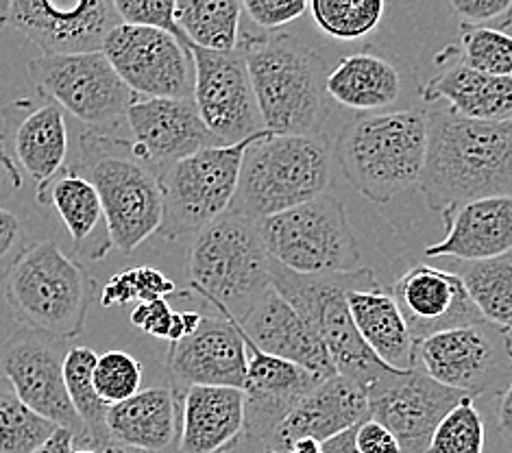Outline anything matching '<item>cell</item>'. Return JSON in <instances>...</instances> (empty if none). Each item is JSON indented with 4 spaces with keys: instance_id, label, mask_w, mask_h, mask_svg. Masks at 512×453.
Returning a JSON list of instances; mask_svg holds the SVG:
<instances>
[{
    "instance_id": "6da1fadb",
    "label": "cell",
    "mask_w": 512,
    "mask_h": 453,
    "mask_svg": "<svg viewBox=\"0 0 512 453\" xmlns=\"http://www.w3.org/2000/svg\"><path fill=\"white\" fill-rule=\"evenodd\" d=\"M419 188L432 212L512 194V125L428 112V153Z\"/></svg>"
},
{
    "instance_id": "7a4b0ae2",
    "label": "cell",
    "mask_w": 512,
    "mask_h": 453,
    "mask_svg": "<svg viewBox=\"0 0 512 453\" xmlns=\"http://www.w3.org/2000/svg\"><path fill=\"white\" fill-rule=\"evenodd\" d=\"M264 129L275 136H321L329 116L325 59L292 33L240 38Z\"/></svg>"
},
{
    "instance_id": "3957f363",
    "label": "cell",
    "mask_w": 512,
    "mask_h": 453,
    "mask_svg": "<svg viewBox=\"0 0 512 453\" xmlns=\"http://www.w3.org/2000/svg\"><path fill=\"white\" fill-rule=\"evenodd\" d=\"M428 153V112L362 114L334 144L340 173L364 199L386 205L419 186Z\"/></svg>"
},
{
    "instance_id": "277c9868",
    "label": "cell",
    "mask_w": 512,
    "mask_h": 453,
    "mask_svg": "<svg viewBox=\"0 0 512 453\" xmlns=\"http://www.w3.org/2000/svg\"><path fill=\"white\" fill-rule=\"evenodd\" d=\"M271 264L258 220L229 210L197 234L190 247L188 295L242 323L273 288Z\"/></svg>"
},
{
    "instance_id": "5b68a950",
    "label": "cell",
    "mask_w": 512,
    "mask_h": 453,
    "mask_svg": "<svg viewBox=\"0 0 512 453\" xmlns=\"http://www.w3.org/2000/svg\"><path fill=\"white\" fill-rule=\"evenodd\" d=\"M0 288L24 329L62 340L83 334L96 297V279L53 240L24 247L0 277Z\"/></svg>"
},
{
    "instance_id": "8992f818",
    "label": "cell",
    "mask_w": 512,
    "mask_h": 453,
    "mask_svg": "<svg viewBox=\"0 0 512 453\" xmlns=\"http://www.w3.org/2000/svg\"><path fill=\"white\" fill-rule=\"evenodd\" d=\"M75 168L99 192L114 249L131 253L153 234H160L162 183L133 153L131 140L96 131L83 133Z\"/></svg>"
},
{
    "instance_id": "52a82bcc",
    "label": "cell",
    "mask_w": 512,
    "mask_h": 453,
    "mask_svg": "<svg viewBox=\"0 0 512 453\" xmlns=\"http://www.w3.org/2000/svg\"><path fill=\"white\" fill-rule=\"evenodd\" d=\"M334 151L321 136H264L249 146L229 210L249 218L282 214L325 194Z\"/></svg>"
},
{
    "instance_id": "ba28073f",
    "label": "cell",
    "mask_w": 512,
    "mask_h": 453,
    "mask_svg": "<svg viewBox=\"0 0 512 453\" xmlns=\"http://www.w3.org/2000/svg\"><path fill=\"white\" fill-rule=\"evenodd\" d=\"M367 273L369 268L351 273L301 275L275 260L271 264V286L323 340L336 373L356 382L369 395V390L395 369L386 366L364 345L349 310L347 292L360 284Z\"/></svg>"
},
{
    "instance_id": "9c48e42d",
    "label": "cell",
    "mask_w": 512,
    "mask_h": 453,
    "mask_svg": "<svg viewBox=\"0 0 512 453\" xmlns=\"http://www.w3.org/2000/svg\"><path fill=\"white\" fill-rule=\"evenodd\" d=\"M264 133L266 129L238 144L207 146L164 170L160 175L164 194L162 238L179 240L201 234L207 225L229 212L238 192L245 155Z\"/></svg>"
},
{
    "instance_id": "30bf717a",
    "label": "cell",
    "mask_w": 512,
    "mask_h": 453,
    "mask_svg": "<svg viewBox=\"0 0 512 453\" xmlns=\"http://www.w3.org/2000/svg\"><path fill=\"white\" fill-rule=\"evenodd\" d=\"M258 229L273 260L295 273L325 275L360 268V249L347 210L332 194L260 218Z\"/></svg>"
},
{
    "instance_id": "8fae6325",
    "label": "cell",
    "mask_w": 512,
    "mask_h": 453,
    "mask_svg": "<svg viewBox=\"0 0 512 453\" xmlns=\"http://www.w3.org/2000/svg\"><path fill=\"white\" fill-rule=\"evenodd\" d=\"M29 77L44 99L107 136L127 125L129 107L140 99L103 51L38 55L29 61Z\"/></svg>"
},
{
    "instance_id": "7c38bea8",
    "label": "cell",
    "mask_w": 512,
    "mask_h": 453,
    "mask_svg": "<svg viewBox=\"0 0 512 453\" xmlns=\"http://www.w3.org/2000/svg\"><path fill=\"white\" fill-rule=\"evenodd\" d=\"M417 369L471 397L504 393L512 379V336L491 321H475L417 340Z\"/></svg>"
},
{
    "instance_id": "4fadbf2b",
    "label": "cell",
    "mask_w": 512,
    "mask_h": 453,
    "mask_svg": "<svg viewBox=\"0 0 512 453\" xmlns=\"http://www.w3.org/2000/svg\"><path fill=\"white\" fill-rule=\"evenodd\" d=\"M103 53L142 99H194L190 44L168 31L118 24L107 33Z\"/></svg>"
},
{
    "instance_id": "5bb4252c",
    "label": "cell",
    "mask_w": 512,
    "mask_h": 453,
    "mask_svg": "<svg viewBox=\"0 0 512 453\" xmlns=\"http://www.w3.org/2000/svg\"><path fill=\"white\" fill-rule=\"evenodd\" d=\"M66 355V340L22 327L0 349V377L33 412L75 434L79 447L83 423L66 388Z\"/></svg>"
},
{
    "instance_id": "9a60e30c",
    "label": "cell",
    "mask_w": 512,
    "mask_h": 453,
    "mask_svg": "<svg viewBox=\"0 0 512 453\" xmlns=\"http://www.w3.org/2000/svg\"><path fill=\"white\" fill-rule=\"evenodd\" d=\"M194 103L218 144H238L264 131V122L247 59L240 46L234 53H216L192 46Z\"/></svg>"
},
{
    "instance_id": "2e32d148",
    "label": "cell",
    "mask_w": 512,
    "mask_h": 453,
    "mask_svg": "<svg viewBox=\"0 0 512 453\" xmlns=\"http://www.w3.org/2000/svg\"><path fill=\"white\" fill-rule=\"evenodd\" d=\"M7 24L42 55L103 51L120 20L112 0H9Z\"/></svg>"
},
{
    "instance_id": "e0dca14e",
    "label": "cell",
    "mask_w": 512,
    "mask_h": 453,
    "mask_svg": "<svg viewBox=\"0 0 512 453\" xmlns=\"http://www.w3.org/2000/svg\"><path fill=\"white\" fill-rule=\"evenodd\" d=\"M367 397L371 419L384 423L399 438L404 453H425L436 425L469 395L412 369L390 371Z\"/></svg>"
},
{
    "instance_id": "ac0fdd59",
    "label": "cell",
    "mask_w": 512,
    "mask_h": 453,
    "mask_svg": "<svg viewBox=\"0 0 512 453\" xmlns=\"http://www.w3.org/2000/svg\"><path fill=\"white\" fill-rule=\"evenodd\" d=\"M131 149L160 177L166 168L218 144L194 99H140L129 107Z\"/></svg>"
},
{
    "instance_id": "d6986e66",
    "label": "cell",
    "mask_w": 512,
    "mask_h": 453,
    "mask_svg": "<svg viewBox=\"0 0 512 453\" xmlns=\"http://www.w3.org/2000/svg\"><path fill=\"white\" fill-rule=\"evenodd\" d=\"M242 338H245L249 355L247 379L242 386V393H245V438L249 443L268 447L277 427L323 379L314 377L310 371L288 360L264 353L253 345L245 332H242Z\"/></svg>"
},
{
    "instance_id": "ffe728a7",
    "label": "cell",
    "mask_w": 512,
    "mask_h": 453,
    "mask_svg": "<svg viewBox=\"0 0 512 453\" xmlns=\"http://www.w3.org/2000/svg\"><path fill=\"white\" fill-rule=\"evenodd\" d=\"M0 120V151L24 170L35 186H44L66 168L68 127L64 109L57 103L20 99L0 109Z\"/></svg>"
},
{
    "instance_id": "44dd1931",
    "label": "cell",
    "mask_w": 512,
    "mask_h": 453,
    "mask_svg": "<svg viewBox=\"0 0 512 453\" xmlns=\"http://www.w3.org/2000/svg\"><path fill=\"white\" fill-rule=\"evenodd\" d=\"M223 314V312H221ZM247 345L234 316L203 318L192 336L170 345L168 371L177 386L242 388L247 379Z\"/></svg>"
},
{
    "instance_id": "7402d4cb",
    "label": "cell",
    "mask_w": 512,
    "mask_h": 453,
    "mask_svg": "<svg viewBox=\"0 0 512 453\" xmlns=\"http://www.w3.org/2000/svg\"><path fill=\"white\" fill-rule=\"evenodd\" d=\"M390 292L404 312L414 340L482 321L462 277L432 264L410 266Z\"/></svg>"
},
{
    "instance_id": "603a6c76",
    "label": "cell",
    "mask_w": 512,
    "mask_h": 453,
    "mask_svg": "<svg viewBox=\"0 0 512 453\" xmlns=\"http://www.w3.org/2000/svg\"><path fill=\"white\" fill-rule=\"evenodd\" d=\"M371 416L369 397L356 382L332 375L316 384L277 427L266 451L284 453L301 438H314L319 443L353 430Z\"/></svg>"
},
{
    "instance_id": "cb8c5ba5",
    "label": "cell",
    "mask_w": 512,
    "mask_h": 453,
    "mask_svg": "<svg viewBox=\"0 0 512 453\" xmlns=\"http://www.w3.org/2000/svg\"><path fill=\"white\" fill-rule=\"evenodd\" d=\"M447 234L430 244L425 257L489 262L512 253V194L484 197L443 212Z\"/></svg>"
},
{
    "instance_id": "d4e9b609",
    "label": "cell",
    "mask_w": 512,
    "mask_h": 453,
    "mask_svg": "<svg viewBox=\"0 0 512 453\" xmlns=\"http://www.w3.org/2000/svg\"><path fill=\"white\" fill-rule=\"evenodd\" d=\"M240 327L264 353L297 364L319 379L336 375L323 340L275 288L266 292Z\"/></svg>"
},
{
    "instance_id": "484cf974",
    "label": "cell",
    "mask_w": 512,
    "mask_h": 453,
    "mask_svg": "<svg viewBox=\"0 0 512 453\" xmlns=\"http://www.w3.org/2000/svg\"><path fill=\"white\" fill-rule=\"evenodd\" d=\"M179 386L140 390L107 412V430L114 445L136 453H177L181 438Z\"/></svg>"
},
{
    "instance_id": "4316f807",
    "label": "cell",
    "mask_w": 512,
    "mask_h": 453,
    "mask_svg": "<svg viewBox=\"0 0 512 453\" xmlns=\"http://www.w3.org/2000/svg\"><path fill=\"white\" fill-rule=\"evenodd\" d=\"M443 68L421 88L425 103H447L462 118L512 125V77H493L469 68L460 55H441Z\"/></svg>"
},
{
    "instance_id": "83f0119b",
    "label": "cell",
    "mask_w": 512,
    "mask_h": 453,
    "mask_svg": "<svg viewBox=\"0 0 512 453\" xmlns=\"http://www.w3.org/2000/svg\"><path fill=\"white\" fill-rule=\"evenodd\" d=\"M349 310L360 338L377 358L395 371L417 369V340L393 292L384 290L369 268L360 284L347 292Z\"/></svg>"
},
{
    "instance_id": "f1b7e54d",
    "label": "cell",
    "mask_w": 512,
    "mask_h": 453,
    "mask_svg": "<svg viewBox=\"0 0 512 453\" xmlns=\"http://www.w3.org/2000/svg\"><path fill=\"white\" fill-rule=\"evenodd\" d=\"M245 438L242 388L190 386L181 399L177 453H229Z\"/></svg>"
},
{
    "instance_id": "f546056e",
    "label": "cell",
    "mask_w": 512,
    "mask_h": 453,
    "mask_svg": "<svg viewBox=\"0 0 512 453\" xmlns=\"http://www.w3.org/2000/svg\"><path fill=\"white\" fill-rule=\"evenodd\" d=\"M38 201L53 205L62 216L79 262H99L114 249L99 192L75 166H66L40 186Z\"/></svg>"
},
{
    "instance_id": "4dcf8cb0",
    "label": "cell",
    "mask_w": 512,
    "mask_h": 453,
    "mask_svg": "<svg viewBox=\"0 0 512 453\" xmlns=\"http://www.w3.org/2000/svg\"><path fill=\"white\" fill-rule=\"evenodd\" d=\"M404 90L401 72L393 61L362 51L340 59L327 75V96L356 112H377L395 105Z\"/></svg>"
},
{
    "instance_id": "1f68e13d",
    "label": "cell",
    "mask_w": 512,
    "mask_h": 453,
    "mask_svg": "<svg viewBox=\"0 0 512 453\" xmlns=\"http://www.w3.org/2000/svg\"><path fill=\"white\" fill-rule=\"evenodd\" d=\"M242 0H177L175 20L192 46L234 53L240 44Z\"/></svg>"
},
{
    "instance_id": "d6a6232c",
    "label": "cell",
    "mask_w": 512,
    "mask_h": 453,
    "mask_svg": "<svg viewBox=\"0 0 512 453\" xmlns=\"http://www.w3.org/2000/svg\"><path fill=\"white\" fill-rule=\"evenodd\" d=\"M96 362H99V355L94 353V349L70 347L64 362V373L70 401L83 423V440L79 447L103 453L105 449L114 447V440L107 430L109 406L94 388Z\"/></svg>"
},
{
    "instance_id": "836d02e7",
    "label": "cell",
    "mask_w": 512,
    "mask_h": 453,
    "mask_svg": "<svg viewBox=\"0 0 512 453\" xmlns=\"http://www.w3.org/2000/svg\"><path fill=\"white\" fill-rule=\"evenodd\" d=\"M460 277L482 318L512 336V255L473 262Z\"/></svg>"
},
{
    "instance_id": "e575fe53",
    "label": "cell",
    "mask_w": 512,
    "mask_h": 453,
    "mask_svg": "<svg viewBox=\"0 0 512 453\" xmlns=\"http://www.w3.org/2000/svg\"><path fill=\"white\" fill-rule=\"evenodd\" d=\"M57 430L59 425L33 412L0 377V453H35Z\"/></svg>"
},
{
    "instance_id": "d590c367",
    "label": "cell",
    "mask_w": 512,
    "mask_h": 453,
    "mask_svg": "<svg viewBox=\"0 0 512 453\" xmlns=\"http://www.w3.org/2000/svg\"><path fill=\"white\" fill-rule=\"evenodd\" d=\"M386 0H310L314 24L340 42H356L373 33L384 18Z\"/></svg>"
},
{
    "instance_id": "8d00e7d4",
    "label": "cell",
    "mask_w": 512,
    "mask_h": 453,
    "mask_svg": "<svg viewBox=\"0 0 512 453\" xmlns=\"http://www.w3.org/2000/svg\"><path fill=\"white\" fill-rule=\"evenodd\" d=\"M486 427L475 397L460 399L436 425L425 453H484Z\"/></svg>"
},
{
    "instance_id": "74e56055",
    "label": "cell",
    "mask_w": 512,
    "mask_h": 453,
    "mask_svg": "<svg viewBox=\"0 0 512 453\" xmlns=\"http://www.w3.org/2000/svg\"><path fill=\"white\" fill-rule=\"evenodd\" d=\"M460 59L493 77H512V35L495 27L460 24Z\"/></svg>"
},
{
    "instance_id": "f35d334b",
    "label": "cell",
    "mask_w": 512,
    "mask_h": 453,
    "mask_svg": "<svg viewBox=\"0 0 512 453\" xmlns=\"http://www.w3.org/2000/svg\"><path fill=\"white\" fill-rule=\"evenodd\" d=\"M142 364L125 351H105L94 369V388L99 397L114 406L140 393Z\"/></svg>"
},
{
    "instance_id": "ab89813d",
    "label": "cell",
    "mask_w": 512,
    "mask_h": 453,
    "mask_svg": "<svg viewBox=\"0 0 512 453\" xmlns=\"http://www.w3.org/2000/svg\"><path fill=\"white\" fill-rule=\"evenodd\" d=\"M112 5L120 24L162 29L170 35H175V38L184 44H190L186 35L177 27V0H112Z\"/></svg>"
},
{
    "instance_id": "60d3db41",
    "label": "cell",
    "mask_w": 512,
    "mask_h": 453,
    "mask_svg": "<svg viewBox=\"0 0 512 453\" xmlns=\"http://www.w3.org/2000/svg\"><path fill=\"white\" fill-rule=\"evenodd\" d=\"M242 9L264 31H277L299 20L310 9V0H242Z\"/></svg>"
},
{
    "instance_id": "b9f144b4",
    "label": "cell",
    "mask_w": 512,
    "mask_h": 453,
    "mask_svg": "<svg viewBox=\"0 0 512 453\" xmlns=\"http://www.w3.org/2000/svg\"><path fill=\"white\" fill-rule=\"evenodd\" d=\"M462 24L471 27H491L493 22H504L508 27V16L512 11V0H447Z\"/></svg>"
},
{
    "instance_id": "7bdbcfd3",
    "label": "cell",
    "mask_w": 512,
    "mask_h": 453,
    "mask_svg": "<svg viewBox=\"0 0 512 453\" xmlns=\"http://www.w3.org/2000/svg\"><path fill=\"white\" fill-rule=\"evenodd\" d=\"M173 318L175 310L170 308L168 299H157L140 303L138 308L131 312V325L138 327L144 334L168 340L170 329H173Z\"/></svg>"
},
{
    "instance_id": "ee69618b",
    "label": "cell",
    "mask_w": 512,
    "mask_h": 453,
    "mask_svg": "<svg viewBox=\"0 0 512 453\" xmlns=\"http://www.w3.org/2000/svg\"><path fill=\"white\" fill-rule=\"evenodd\" d=\"M356 445L360 453H404L399 438L371 416L356 427Z\"/></svg>"
},
{
    "instance_id": "f6af8a7d",
    "label": "cell",
    "mask_w": 512,
    "mask_h": 453,
    "mask_svg": "<svg viewBox=\"0 0 512 453\" xmlns=\"http://www.w3.org/2000/svg\"><path fill=\"white\" fill-rule=\"evenodd\" d=\"M24 227L22 220L0 207V277L14 264L16 257L24 251Z\"/></svg>"
},
{
    "instance_id": "bcb514c9",
    "label": "cell",
    "mask_w": 512,
    "mask_h": 453,
    "mask_svg": "<svg viewBox=\"0 0 512 453\" xmlns=\"http://www.w3.org/2000/svg\"><path fill=\"white\" fill-rule=\"evenodd\" d=\"M133 301L140 303V292L136 281V268H129V271L116 273L107 281L101 295V305L103 308H116V305H129Z\"/></svg>"
},
{
    "instance_id": "7dc6e473",
    "label": "cell",
    "mask_w": 512,
    "mask_h": 453,
    "mask_svg": "<svg viewBox=\"0 0 512 453\" xmlns=\"http://www.w3.org/2000/svg\"><path fill=\"white\" fill-rule=\"evenodd\" d=\"M136 281H138L140 303L179 295V290L173 281L153 266H136Z\"/></svg>"
},
{
    "instance_id": "c3c4849f",
    "label": "cell",
    "mask_w": 512,
    "mask_h": 453,
    "mask_svg": "<svg viewBox=\"0 0 512 453\" xmlns=\"http://www.w3.org/2000/svg\"><path fill=\"white\" fill-rule=\"evenodd\" d=\"M497 430L499 436L506 443L508 451L512 453V379L508 388L499 395V403H497Z\"/></svg>"
},
{
    "instance_id": "681fc988",
    "label": "cell",
    "mask_w": 512,
    "mask_h": 453,
    "mask_svg": "<svg viewBox=\"0 0 512 453\" xmlns=\"http://www.w3.org/2000/svg\"><path fill=\"white\" fill-rule=\"evenodd\" d=\"M22 188V177L18 168L9 162V157L0 151V203L14 197V192Z\"/></svg>"
},
{
    "instance_id": "f907efd6",
    "label": "cell",
    "mask_w": 512,
    "mask_h": 453,
    "mask_svg": "<svg viewBox=\"0 0 512 453\" xmlns=\"http://www.w3.org/2000/svg\"><path fill=\"white\" fill-rule=\"evenodd\" d=\"M75 449H77L75 434L70 430H64V427H59V430L35 453H72Z\"/></svg>"
},
{
    "instance_id": "816d5d0a",
    "label": "cell",
    "mask_w": 512,
    "mask_h": 453,
    "mask_svg": "<svg viewBox=\"0 0 512 453\" xmlns=\"http://www.w3.org/2000/svg\"><path fill=\"white\" fill-rule=\"evenodd\" d=\"M323 453H360L356 445V427L323 443Z\"/></svg>"
},
{
    "instance_id": "f5cc1de1",
    "label": "cell",
    "mask_w": 512,
    "mask_h": 453,
    "mask_svg": "<svg viewBox=\"0 0 512 453\" xmlns=\"http://www.w3.org/2000/svg\"><path fill=\"white\" fill-rule=\"evenodd\" d=\"M284 453H323V443L314 438H301L297 443H292Z\"/></svg>"
},
{
    "instance_id": "db71d44e",
    "label": "cell",
    "mask_w": 512,
    "mask_h": 453,
    "mask_svg": "<svg viewBox=\"0 0 512 453\" xmlns=\"http://www.w3.org/2000/svg\"><path fill=\"white\" fill-rule=\"evenodd\" d=\"M7 16H9V0H0V27L7 24Z\"/></svg>"
},
{
    "instance_id": "11a10c76",
    "label": "cell",
    "mask_w": 512,
    "mask_h": 453,
    "mask_svg": "<svg viewBox=\"0 0 512 453\" xmlns=\"http://www.w3.org/2000/svg\"><path fill=\"white\" fill-rule=\"evenodd\" d=\"M103 453H136V451H129V449H125V447H118V445H114V447L105 449Z\"/></svg>"
},
{
    "instance_id": "9f6ffc18",
    "label": "cell",
    "mask_w": 512,
    "mask_h": 453,
    "mask_svg": "<svg viewBox=\"0 0 512 453\" xmlns=\"http://www.w3.org/2000/svg\"><path fill=\"white\" fill-rule=\"evenodd\" d=\"M72 453H101V451H94V449H88V447H77Z\"/></svg>"
},
{
    "instance_id": "6f0895ef",
    "label": "cell",
    "mask_w": 512,
    "mask_h": 453,
    "mask_svg": "<svg viewBox=\"0 0 512 453\" xmlns=\"http://www.w3.org/2000/svg\"><path fill=\"white\" fill-rule=\"evenodd\" d=\"M264 453H279V451H264Z\"/></svg>"
},
{
    "instance_id": "680465c9",
    "label": "cell",
    "mask_w": 512,
    "mask_h": 453,
    "mask_svg": "<svg viewBox=\"0 0 512 453\" xmlns=\"http://www.w3.org/2000/svg\"><path fill=\"white\" fill-rule=\"evenodd\" d=\"M229 453H234V451H229Z\"/></svg>"
}]
</instances>
